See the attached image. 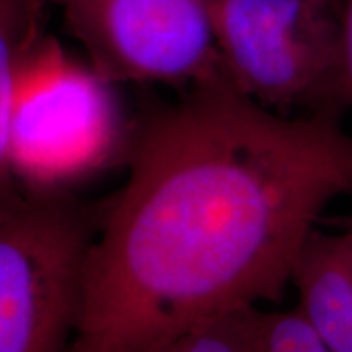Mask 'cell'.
<instances>
[{
  "instance_id": "52a82bcc",
  "label": "cell",
  "mask_w": 352,
  "mask_h": 352,
  "mask_svg": "<svg viewBox=\"0 0 352 352\" xmlns=\"http://www.w3.org/2000/svg\"><path fill=\"white\" fill-rule=\"evenodd\" d=\"M46 0H0V197L15 191L10 164V116L21 50L43 25Z\"/></svg>"
},
{
  "instance_id": "6da1fadb",
  "label": "cell",
  "mask_w": 352,
  "mask_h": 352,
  "mask_svg": "<svg viewBox=\"0 0 352 352\" xmlns=\"http://www.w3.org/2000/svg\"><path fill=\"white\" fill-rule=\"evenodd\" d=\"M126 157L67 352H148L212 316L279 302L320 215L352 192L342 114L276 113L228 76L145 114Z\"/></svg>"
},
{
  "instance_id": "7a4b0ae2",
  "label": "cell",
  "mask_w": 352,
  "mask_h": 352,
  "mask_svg": "<svg viewBox=\"0 0 352 352\" xmlns=\"http://www.w3.org/2000/svg\"><path fill=\"white\" fill-rule=\"evenodd\" d=\"M127 127L113 83L80 63L41 25L21 50L10 116V164L30 189L57 186L100 168L121 148Z\"/></svg>"
},
{
  "instance_id": "277c9868",
  "label": "cell",
  "mask_w": 352,
  "mask_h": 352,
  "mask_svg": "<svg viewBox=\"0 0 352 352\" xmlns=\"http://www.w3.org/2000/svg\"><path fill=\"white\" fill-rule=\"evenodd\" d=\"M233 85L261 107L344 114L341 0H206Z\"/></svg>"
},
{
  "instance_id": "ba28073f",
  "label": "cell",
  "mask_w": 352,
  "mask_h": 352,
  "mask_svg": "<svg viewBox=\"0 0 352 352\" xmlns=\"http://www.w3.org/2000/svg\"><path fill=\"white\" fill-rule=\"evenodd\" d=\"M258 308H241L212 316L148 352H252Z\"/></svg>"
},
{
  "instance_id": "8992f818",
  "label": "cell",
  "mask_w": 352,
  "mask_h": 352,
  "mask_svg": "<svg viewBox=\"0 0 352 352\" xmlns=\"http://www.w3.org/2000/svg\"><path fill=\"white\" fill-rule=\"evenodd\" d=\"M300 310L331 352H352V241L315 230L294 267Z\"/></svg>"
},
{
  "instance_id": "30bf717a",
  "label": "cell",
  "mask_w": 352,
  "mask_h": 352,
  "mask_svg": "<svg viewBox=\"0 0 352 352\" xmlns=\"http://www.w3.org/2000/svg\"><path fill=\"white\" fill-rule=\"evenodd\" d=\"M342 6V69L341 104L352 109V0H341Z\"/></svg>"
},
{
  "instance_id": "3957f363",
  "label": "cell",
  "mask_w": 352,
  "mask_h": 352,
  "mask_svg": "<svg viewBox=\"0 0 352 352\" xmlns=\"http://www.w3.org/2000/svg\"><path fill=\"white\" fill-rule=\"evenodd\" d=\"M98 217L60 191L0 197V352H67Z\"/></svg>"
},
{
  "instance_id": "8fae6325",
  "label": "cell",
  "mask_w": 352,
  "mask_h": 352,
  "mask_svg": "<svg viewBox=\"0 0 352 352\" xmlns=\"http://www.w3.org/2000/svg\"><path fill=\"white\" fill-rule=\"evenodd\" d=\"M342 226H344L342 227V232H344L346 235L349 236V240L352 241V214L344 220V223H342Z\"/></svg>"
},
{
  "instance_id": "9c48e42d",
  "label": "cell",
  "mask_w": 352,
  "mask_h": 352,
  "mask_svg": "<svg viewBox=\"0 0 352 352\" xmlns=\"http://www.w3.org/2000/svg\"><path fill=\"white\" fill-rule=\"evenodd\" d=\"M252 352H331L297 307L290 310H264L254 318Z\"/></svg>"
},
{
  "instance_id": "5b68a950",
  "label": "cell",
  "mask_w": 352,
  "mask_h": 352,
  "mask_svg": "<svg viewBox=\"0 0 352 352\" xmlns=\"http://www.w3.org/2000/svg\"><path fill=\"white\" fill-rule=\"evenodd\" d=\"M113 85L192 88L227 76L206 0H46Z\"/></svg>"
}]
</instances>
